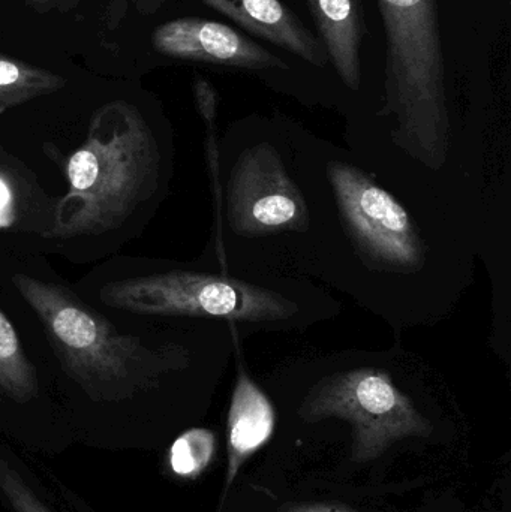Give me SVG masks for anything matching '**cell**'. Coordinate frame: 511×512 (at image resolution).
<instances>
[{
  "label": "cell",
  "instance_id": "52a82bcc",
  "mask_svg": "<svg viewBox=\"0 0 511 512\" xmlns=\"http://www.w3.org/2000/svg\"><path fill=\"white\" fill-rule=\"evenodd\" d=\"M161 161L137 108L120 101L105 105L93 116L86 143L69 158V192L48 236L71 239L119 227L158 188Z\"/></svg>",
  "mask_w": 511,
  "mask_h": 512
},
{
  "label": "cell",
  "instance_id": "8992f818",
  "mask_svg": "<svg viewBox=\"0 0 511 512\" xmlns=\"http://www.w3.org/2000/svg\"><path fill=\"white\" fill-rule=\"evenodd\" d=\"M12 283L44 322L69 372L90 391L126 388L138 378L149 385L170 375L225 370L243 343L228 325L207 322L192 339L150 348L137 337L120 336L59 286L27 274H15Z\"/></svg>",
  "mask_w": 511,
  "mask_h": 512
},
{
  "label": "cell",
  "instance_id": "9a60e30c",
  "mask_svg": "<svg viewBox=\"0 0 511 512\" xmlns=\"http://www.w3.org/2000/svg\"><path fill=\"white\" fill-rule=\"evenodd\" d=\"M0 493L14 512H54L3 456H0Z\"/></svg>",
  "mask_w": 511,
  "mask_h": 512
},
{
  "label": "cell",
  "instance_id": "9c48e42d",
  "mask_svg": "<svg viewBox=\"0 0 511 512\" xmlns=\"http://www.w3.org/2000/svg\"><path fill=\"white\" fill-rule=\"evenodd\" d=\"M165 0H135L141 12H155ZM221 14L279 48L296 54L311 65L324 68L329 62L323 42L312 35L290 8L279 0H203Z\"/></svg>",
  "mask_w": 511,
  "mask_h": 512
},
{
  "label": "cell",
  "instance_id": "2e32d148",
  "mask_svg": "<svg viewBox=\"0 0 511 512\" xmlns=\"http://www.w3.org/2000/svg\"><path fill=\"white\" fill-rule=\"evenodd\" d=\"M279 512H360L348 510L344 507H336V505L327 504H300L290 505V507L284 508Z\"/></svg>",
  "mask_w": 511,
  "mask_h": 512
},
{
  "label": "cell",
  "instance_id": "4fadbf2b",
  "mask_svg": "<svg viewBox=\"0 0 511 512\" xmlns=\"http://www.w3.org/2000/svg\"><path fill=\"white\" fill-rule=\"evenodd\" d=\"M0 388L8 396L27 400L38 390L35 370L24 354L14 325L0 310Z\"/></svg>",
  "mask_w": 511,
  "mask_h": 512
},
{
  "label": "cell",
  "instance_id": "30bf717a",
  "mask_svg": "<svg viewBox=\"0 0 511 512\" xmlns=\"http://www.w3.org/2000/svg\"><path fill=\"white\" fill-rule=\"evenodd\" d=\"M236 357V381L227 418L228 466L224 496L243 465L270 441L276 427L275 403L249 373L242 357V345L237 348Z\"/></svg>",
  "mask_w": 511,
  "mask_h": 512
},
{
  "label": "cell",
  "instance_id": "5bb4252c",
  "mask_svg": "<svg viewBox=\"0 0 511 512\" xmlns=\"http://www.w3.org/2000/svg\"><path fill=\"white\" fill-rule=\"evenodd\" d=\"M216 439L209 429H191L171 445L170 466L182 478L200 477L215 457Z\"/></svg>",
  "mask_w": 511,
  "mask_h": 512
},
{
  "label": "cell",
  "instance_id": "3957f363",
  "mask_svg": "<svg viewBox=\"0 0 511 512\" xmlns=\"http://www.w3.org/2000/svg\"><path fill=\"white\" fill-rule=\"evenodd\" d=\"M204 125L213 213L204 261L230 273L303 277L312 221L297 167L300 128L240 123L218 140L216 120Z\"/></svg>",
  "mask_w": 511,
  "mask_h": 512
},
{
  "label": "cell",
  "instance_id": "6da1fadb",
  "mask_svg": "<svg viewBox=\"0 0 511 512\" xmlns=\"http://www.w3.org/2000/svg\"><path fill=\"white\" fill-rule=\"evenodd\" d=\"M297 167L312 221L303 277L348 295L395 339L456 312L479 259L459 228L414 209L347 149L302 129Z\"/></svg>",
  "mask_w": 511,
  "mask_h": 512
},
{
  "label": "cell",
  "instance_id": "7c38bea8",
  "mask_svg": "<svg viewBox=\"0 0 511 512\" xmlns=\"http://www.w3.org/2000/svg\"><path fill=\"white\" fill-rule=\"evenodd\" d=\"M65 83L53 72L0 54V114L39 96L57 92Z\"/></svg>",
  "mask_w": 511,
  "mask_h": 512
},
{
  "label": "cell",
  "instance_id": "277c9868",
  "mask_svg": "<svg viewBox=\"0 0 511 512\" xmlns=\"http://www.w3.org/2000/svg\"><path fill=\"white\" fill-rule=\"evenodd\" d=\"M432 376L425 357L395 339L381 349L293 355L267 382L290 391L300 423L348 424L351 457L368 463L405 439L434 435V421L420 402Z\"/></svg>",
  "mask_w": 511,
  "mask_h": 512
},
{
  "label": "cell",
  "instance_id": "e0dca14e",
  "mask_svg": "<svg viewBox=\"0 0 511 512\" xmlns=\"http://www.w3.org/2000/svg\"><path fill=\"white\" fill-rule=\"evenodd\" d=\"M29 2L41 3V2H48V0H29Z\"/></svg>",
  "mask_w": 511,
  "mask_h": 512
},
{
  "label": "cell",
  "instance_id": "8fae6325",
  "mask_svg": "<svg viewBox=\"0 0 511 512\" xmlns=\"http://www.w3.org/2000/svg\"><path fill=\"white\" fill-rule=\"evenodd\" d=\"M333 68L350 92L362 89L363 24L354 0H306Z\"/></svg>",
  "mask_w": 511,
  "mask_h": 512
},
{
  "label": "cell",
  "instance_id": "7a4b0ae2",
  "mask_svg": "<svg viewBox=\"0 0 511 512\" xmlns=\"http://www.w3.org/2000/svg\"><path fill=\"white\" fill-rule=\"evenodd\" d=\"M387 35L377 128L348 152L393 194L467 234L480 251L511 234V150L459 125L437 0H378Z\"/></svg>",
  "mask_w": 511,
  "mask_h": 512
},
{
  "label": "cell",
  "instance_id": "ba28073f",
  "mask_svg": "<svg viewBox=\"0 0 511 512\" xmlns=\"http://www.w3.org/2000/svg\"><path fill=\"white\" fill-rule=\"evenodd\" d=\"M159 53L174 59L213 63L249 71H287L288 65L239 30L203 18H179L153 33Z\"/></svg>",
  "mask_w": 511,
  "mask_h": 512
},
{
  "label": "cell",
  "instance_id": "5b68a950",
  "mask_svg": "<svg viewBox=\"0 0 511 512\" xmlns=\"http://www.w3.org/2000/svg\"><path fill=\"white\" fill-rule=\"evenodd\" d=\"M101 300L138 315L219 322L242 342L255 334L303 333L342 312L341 301L314 280L230 273L209 264L117 280L102 288Z\"/></svg>",
  "mask_w": 511,
  "mask_h": 512
}]
</instances>
